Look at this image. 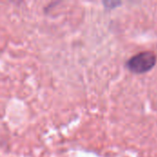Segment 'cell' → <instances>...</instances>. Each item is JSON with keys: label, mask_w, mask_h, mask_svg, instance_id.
<instances>
[{"label": "cell", "mask_w": 157, "mask_h": 157, "mask_svg": "<svg viewBox=\"0 0 157 157\" xmlns=\"http://www.w3.org/2000/svg\"><path fill=\"white\" fill-rule=\"evenodd\" d=\"M156 61V55L153 52H141L127 61L126 67L134 74H144L154 68Z\"/></svg>", "instance_id": "6da1fadb"}]
</instances>
